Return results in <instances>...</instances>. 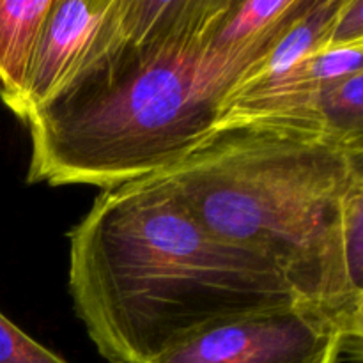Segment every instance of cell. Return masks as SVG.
<instances>
[{
    "mask_svg": "<svg viewBox=\"0 0 363 363\" xmlns=\"http://www.w3.org/2000/svg\"><path fill=\"white\" fill-rule=\"evenodd\" d=\"M339 326L307 301L229 315L188 333L149 363H339Z\"/></svg>",
    "mask_w": 363,
    "mask_h": 363,
    "instance_id": "277c9868",
    "label": "cell"
},
{
    "mask_svg": "<svg viewBox=\"0 0 363 363\" xmlns=\"http://www.w3.org/2000/svg\"><path fill=\"white\" fill-rule=\"evenodd\" d=\"M53 0H0V98L16 112Z\"/></svg>",
    "mask_w": 363,
    "mask_h": 363,
    "instance_id": "8992f818",
    "label": "cell"
},
{
    "mask_svg": "<svg viewBox=\"0 0 363 363\" xmlns=\"http://www.w3.org/2000/svg\"><path fill=\"white\" fill-rule=\"evenodd\" d=\"M363 45V0H342L328 48Z\"/></svg>",
    "mask_w": 363,
    "mask_h": 363,
    "instance_id": "9c48e42d",
    "label": "cell"
},
{
    "mask_svg": "<svg viewBox=\"0 0 363 363\" xmlns=\"http://www.w3.org/2000/svg\"><path fill=\"white\" fill-rule=\"evenodd\" d=\"M0 363H67L0 312Z\"/></svg>",
    "mask_w": 363,
    "mask_h": 363,
    "instance_id": "ba28073f",
    "label": "cell"
},
{
    "mask_svg": "<svg viewBox=\"0 0 363 363\" xmlns=\"http://www.w3.org/2000/svg\"><path fill=\"white\" fill-rule=\"evenodd\" d=\"M67 284L110 363H149L218 319L298 300L275 266L209 233L158 176L101 190L69 233Z\"/></svg>",
    "mask_w": 363,
    "mask_h": 363,
    "instance_id": "7a4b0ae2",
    "label": "cell"
},
{
    "mask_svg": "<svg viewBox=\"0 0 363 363\" xmlns=\"http://www.w3.org/2000/svg\"><path fill=\"white\" fill-rule=\"evenodd\" d=\"M220 0H110L87 48L28 119L27 183L101 190L155 176L216 130L227 101L272 53L206 41Z\"/></svg>",
    "mask_w": 363,
    "mask_h": 363,
    "instance_id": "6da1fadb",
    "label": "cell"
},
{
    "mask_svg": "<svg viewBox=\"0 0 363 363\" xmlns=\"http://www.w3.org/2000/svg\"><path fill=\"white\" fill-rule=\"evenodd\" d=\"M318 113L333 137L363 142V71L328 85L319 96Z\"/></svg>",
    "mask_w": 363,
    "mask_h": 363,
    "instance_id": "52a82bcc",
    "label": "cell"
},
{
    "mask_svg": "<svg viewBox=\"0 0 363 363\" xmlns=\"http://www.w3.org/2000/svg\"><path fill=\"white\" fill-rule=\"evenodd\" d=\"M165 179L215 236L275 266L362 360L363 307L342 269V204L363 183V142L282 121L218 126Z\"/></svg>",
    "mask_w": 363,
    "mask_h": 363,
    "instance_id": "3957f363",
    "label": "cell"
},
{
    "mask_svg": "<svg viewBox=\"0 0 363 363\" xmlns=\"http://www.w3.org/2000/svg\"><path fill=\"white\" fill-rule=\"evenodd\" d=\"M110 0H53L39 34L25 92L14 116L28 123L55 96L87 48Z\"/></svg>",
    "mask_w": 363,
    "mask_h": 363,
    "instance_id": "5b68a950",
    "label": "cell"
}]
</instances>
